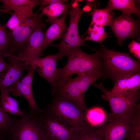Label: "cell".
Wrapping results in <instances>:
<instances>
[{
    "instance_id": "cell-37",
    "label": "cell",
    "mask_w": 140,
    "mask_h": 140,
    "mask_svg": "<svg viewBox=\"0 0 140 140\" xmlns=\"http://www.w3.org/2000/svg\"><path fill=\"white\" fill-rule=\"evenodd\" d=\"M0 13H8L11 15L12 13L10 11H9L6 10H5L3 9H2L0 8Z\"/></svg>"
},
{
    "instance_id": "cell-13",
    "label": "cell",
    "mask_w": 140,
    "mask_h": 140,
    "mask_svg": "<svg viewBox=\"0 0 140 140\" xmlns=\"http://www.w3.org/2000/svg\"><path fill=\"white\" fill-rule=\"evenodd\" d=\"M8 66L0 76V92L4 91L17 81L23 78L24 72L28 71L30 66L27 63L9 56Z\"/></svg>"
},
{
    "instance_id": "cell-24",
    "label": "cell",
    "mask_w": 140,
    "mask_h": 140,
    "mask_svg": "<svg viewBox=\"0 0 140 140\" xmlns=\"http://www.w3.org/2000/svg\"><path fill=\"white\" fill-rule=\"evenodd\" d=\"M74 140H104L103 134L101 128L87 125L77 133Z\"/></svg>"
},
{
    "instance_id": "cell-21",
    "label": "cell",
    "mask_w": 140,
    "mask_h": 140,
    "mask_svg": "<svg viewBox=\"0 0 140 140\" xmlns=\"http://www.w3.org/2000/svg\"><path fill=\"white\" fill-rule=\"evenodd\" d=\"M108 114L102 109L95 107L88 109L85 113V118L87 125L100 128L107 121Z\"/></svg>"
},
{
    "instance_id": "cell-5",
    "label": "cell",
    "mask_w": 140,
    "mask_h": 140,
    "mask_svg": "<svg viewBox=\"0 0 140 140\" xmlns=\"http://www.w3.org/2000/svg\"><path fill=\"white\" fill-rule=\"evenodd\" d=\"M79 0L72 1L68 10L70 19L69 26L61 41L57 44H51L50 45L57 48L60 55L59 60L67 56L73 49L81 45L88 46L79 36L78 29L79 21L83 13L78 3Z\"/></svg>"
},
{
    "instance_id": "cell-11",
    "label": "cell",
    "mask_w": 140,
    "mask_h": 140,
    "mask_svg": "<svg viewBox=\"0 0 140 140\" xmlns=\"http://www.w3.org/2000/svg\"><path fill=\"white\" fill-rule=\"evenodd\" d=\"M82 74L77 75L75 78L72 76L63 79L59 85L53 92L52 96L57 95L69 99L75 102L82 110L86 111L88 108L85 104V97L82 95L79 86V81Z\"/></svg>"
},
{
    "instance_id": "cell-6",
    "label": "cell",
    "mask_w": 140,
    "mask_h": 140,
    "mask_svg": "<svg viewBox=\"0 0 140 140\" xmlns=\"http://www.w3.org/2000/svg\"><path fill=\"white\" fill-rule=\"evenodd\" d=\"M7 55L28 64L33 67L38 74L46 80L51 86V93L55 91L61 82L59 69L57 67V62L59 59L60 55L58 53L44 58L32 59L19 57L9 52Z\"/></svg>"
},
{
    "instance_id": "cell-36",
    "label": "cell",
    "mask_w": 140,
    "mask_h": 140,
    "mask_svg": "<svg viewBox=\"0 0 140 140\" xmlns=\"http://www.w3.org/2000/svg\"><path fill=\"white\" fill-rule=\"evenodd\" d=\"M8 138V136L6 135L0 131V140H4Z\"/></svg>"
},
{
    "instance_id": "cell-34",
    "label": "cell",
    "mask_w": 140,
    "mask_h": 140,
    "mask_svg": "<svg viewBox=\"0 0 140 140\" xmlns=\"http://www.w3.org/2000/svg\"><path fill=\"white\" fill-rule=\"evenodd\" d=\"M86 1V4L89 5L92 8H97L100 5V3L97 1L89 0H87Z\"/></svg>"
},
{
    "instance_id": "cell-17",
    "label": "cell",
    "mask_w": 140,
    "mask_h": 140,
    "mask_svg": "<svg viewBox=\"0 0 140 140\" xmlns=\"http://www.w3.org/2000/svg\"><path fill=\"white\" fill-rule=\"evenodd\" d=\"M8 89L9 92L13 96L19 97L23 95L28 102L30 110L41 112L44 111V110L38 107L36 102L33 94L32 85L23 83L20 80L10 86Z\"/></svg>"
},
{
    "instance_id": "cell-12",
    "label": "cell",
    "mask_w": 140,
    "mask_h": 140,
    "mask_svg": "<svg viewBox=\"0 0 140 140\" xmlns=\"http://www.w3.org/2000/svg\"><path fill=\"white\" fill-rule=\"evenodd\" d=\"M101 128L104 140H124L131 130V118H115L109 114Z\"/></svg>"
},
{
    "instance_id": "cell-31",
    "label": "cell",
    "mask_w": 140,
    "mask_h": 140,
    "mask_svg": "<svg viewBox=\"0 0 140 140\" xmlns=\"http://www.w3.org/2000/svg\"><path fill=\"white\" fill-rule=\"evenodd\" d=\"M130 52L137 58L138 61L140 60V44L134 40L128 46Z\"/></svg>"
},
{
    "instance_id": "cell-20",
    "label": "cell",
    "mask_w": 140,
    "mask_h": 140,
    "mask_svg": "<svg viewBox=\"0 0 140 140\" xmlns=\"http://www.w3.org/2000/svg\"><path fill=\"white\" fill-rule=\"evenodd\" d=\"M70 7V4L54 3L42 8L41 14L43 16L45 15L47 17L46 21L51 24L57 20L60 15L68 10Z\"/></svg>"
},
{
    "instance_id": "cell-4",
    "label": "cell",
    "mask_w": 140,
    "mask_h": 140,
    "mask_svg": "<svg viewBox=\"0 0 140 140\" xmlns=\"http://www.w3.org/2000/svg\"><path fill=\"white\" fill-rule=\"evenodd\" d=\"M40 112L30 110L23 112L22 117L18 118L8 140H48Z\"/></svg>"
},
{
    "instance_id": "cell-15",
    "label": "cell",
    "mask_w": 140,
    "mask_h": 140,
    "mask_svg": "<svg viewBox=\"0 0 140 140\" xmlns=\"http://www.w3.org/2000/svg\"><path fill=\"white\" fill-rule=\"evenodd\" d=\"M43 29L39 27L36 29L30 36L26 48L19 52L18 56L25 58L37 59L44 56L42 51L44 43Z\"/></svg>"
},
{
    "instance_id": "cell-32",
    "label": "cell",
    "mask_w": 140,
    "mask_h": 140,
    "mask_svg": "<svg viewBox=\"0 0 140 140\" xmlns=\"http://www.w3.org/2000/svg\"><path fill=\"white\" fill-rule=\"evenodd\" d=\"M68 1V0H40L39 10H41L43 8L53 3L61 2L66 4Z\"/></svg>"
},
{
    "instance_id": "cell-27",
    "label": "cell",
    "mask_w": 140,
    "mask_h": 140,
    "mask_svg": "<svg viewBox=\"0 0 140 140\" xmlns=\"http://www.w3.org/2000/svg\"><path fill=\"white\" fill-rule=\"evenodd\" d=\"M41 14L31 15L20 13H12L11 17L7 23L3 25L6 28L12 31L21 25L30 18L40 16Z\"/></svg>"
},
{
    "instance_id": "cell-14",
    "label": "cell",
    "mask_w": 140,
    "mask_h": 140,
    "mask_svg": "<svg viewBox=\"0 0 140 140\" xmlns=\"http://www.w3.org/2000/svg\"><path fill=\"white\" fill-rule=\"evenodd\" d=\"M115 82L113 87L110 91L106 90L101 83L98 85L94 84V86L99 88L105 96H111L133 93L140 88V73L121 77Z\"/></svg>"
},
{
    "instance_id": "cell-35",
    "label": "cell",
    "mask_w": 140,
    "mask_h": 140,
    "mask_svg": "<svg viewBox=\"0 0 140 140\" xmlns=\"http://www.w3.org/2000/svg\"><path fill=\"white\" fill-rule=\"evenodd\" d=\"M92 8L89 5L86 4L83 8L82 10L83 12H88Z\"/></svg>"
},
{
    "instance_id": "cell-18",
    "label": "cell",
    "mask_w": 140,
    "mask_h": 140,
    "mask_svg": "<svg viewBox=\"0 0 140 140\" xmlns=\"http://www.w3.org/2000/svg\"><path fill=\"white\" fill-rule=\"evenodd\" d=\"M3 4L2 8L6 11H13L14 12L34 15L33 9L40 5L38 0H0Z\"/></svg>"
},
{
    "instance_id": "cell-22",
    "label": "cell",
    "mask_w": 140,
    "mask_h": 140,
    "mask_svg": "<svg viewBox=\"0 0 140 140\" xmlns=\"http://www.w3.org/2000/svg\"><path fill=\"white\" fill-rule=\"evenodd\" d=\"M107 6L102 9L94 8L89 14L92 16L91 23L97 25L104 27L109 25L111 23L113 16Z\"/></svg>"
},
{
    "instance_id": "cell-7",
    "label": "cell",
    "mask_w": 140,
    "mask_h": 140,
    "mask_svg": "<svg viewBox=\"0 0 140 140\" xmlns=\"http://www.w3.org/2000/svg\"><path fill=\"white\" fill-rule=\"evenodd\" d=\"M139 90L132 93L111 96L103 95V98L108 102L111 115L115 118L130 119L140 108Z\"/></svg>"
},
{
    "instance_id": "cell-28",
    "label": "cell",
    "mask_w": 140,
    "mask_h": 140,
    "mask_svg": "<svg viewBox=\"0 0 140 140\" xmlns=\"http://www.w3.org/2000/svg\"><path fill=\"white\" fill-rule=\"evenodd\" d=\"M131 129L124 140H140V108L131 118Z\"/></svg>"
},
{
    "instance_id": "cell-38",
    "label": "cell",
    "mask_w": 140,
    "mask_h": 140,
    "mask_svg": "<svg viewBox=\"0 0 140 140\" xmlns=\"http://www.w3.org/2000/svg\"><path fill=\"white\" fill-rule=\"evenodd\" d=\"M2 52L1 49L0 48V55H1V54Z\"/></svg>"
},
{
    "instance_id": "cell-9",
    "label": "cell",
    "mask_w": 140,
    "mask_h": 140,
    "mask_svg": "<svg viewBox=\"0 0 140 140\" xmlns=\"http://www.w3.org/2000/svg\"><path fill=\"white\" fill-rule=\"evenodd\" d=\"M46 136L48 140H74L80 131L61 122L45 112H40Z\"/></svg>"
},
{
    "instance_id": "cell-2",
    "label": "cell",
    "mask_w": 140,
    "mask_h": 140,
    "mask_svg": "<svg viewBox=\"0 0 140 140\" xmlns=\"http://www.w3.org/2000/svg\"><path fill=\"white\" fill-rule=\"evenodd\" d=\"M105 73L115 82L120 78L140 73V65L130 56L125 53L107 49L101 45L98 51Z\"/></svg>"
},
{
    "instance_id": "cell-16",
    "label": "cell",
    "mask_w": 140,
    "mask_h": 140,
    "mask_svg": "<svg viewBox=\"0 0 140 140\" xmlns=\"http://www.w3.org/2000/svg\"><path fill=\"white\" fill-rule=\"evenodd\" d=\"M68 10L62 14L61 17L51 24L44 33V43L43 50H45L52 43L56 40L62 39L67 29L65 21L68 15Z\"/></svg>"
},
{
    "instance_id": "cell-10",
    "label": "cell",
    "mask_w": 140,
    "mask_h": 140,
    "mask_svg": "<svg viewBox=\"0 0 140 140\" xmlns=\"http://www.w3.org/2000/svg\"><path fill=\"white\" fill-rule=\"evenodd\" d=\"M109 26L116 37L120 46L128 38H135L139 32V22L131 15L122 13L113 19Z\"/></svg>"
},
{
    "instance_id": "cell-29",
    "label": "cell",
    "mask_w": 140,
    "mask_h": 140,
    "mask_svg": "<svg viewBox=\"0 0 140 140\" xmlns=\"http://www.w3.org/2000/svg\"><path fill=\"white\" fill-rule=\"evenodd\" d=\"M10 40L9 32L0 22V48L2 52H9Z\"/></svg>"
},
{
    "instance_id": "cell-1",
    "label": "cell",
    "mask_w": 140,
    "mask_h": 140,
    "mask_svg": "<svg viewBox=\"0 0 140 140\" xmlns=\"http://www.w3.org/2000/svg\"><path fill=\"white\" fill-rule=\"evenodd\" d=\"M52 96L51 102L44 110L45 112L78 131L87 125L85 118L87 110H82L75 102L68 98L57 95Z\"/></svg>"
},
{
    "instance_id": "cell-30",
    "label": "cell",
    "mask_w": 140,
    "mask_h": 140,
    "mask_svg": "<svg viewBox=\"0 0 140 140\" xmlns=\"http://www.w3.org/2000/svg\"><path fill=\"white\" fill-rule=\"evenodd\" d=\"M0 104L3 110L11 115H16L22 117L23 112L19 108L13 107L4 99L0 98Z\"/></svg>"
},
{
    "instance_id": "cell-25",
    "label": "cell",
    "mask_w": 140,
    "mask_h": 140,
    "mask_svg": "<svg viewBox=\"0 0 140 140\" xmlns=\"http://www.w3.org/2000/svg\"><path fill=\"white\" fill-rule=\"evenodd\" d=\"M18 119L13 118L5 111L0 104V131L6 135L8 138L14 129Z\"/></svg>"
},
{
    "instance_id": "cell-23",
    "label": "cell",
    "mask_w": 140,
    "mask_h": 140,
    "mask_svg": "<svg viewBox=\"0 0 140 140\" xmlns=\"http://www.w3.org/2000/svg\"><path fill=\"white\" fill-rule=\"evenodd\" d=\"M109 33L106 32L104 27L100 26L91 23L87 31L82 37L84 42L91 41L100 43L103 45V41L107 37H110Z\"/></svg>"
},
{
    "instance_id": "cell-26",
    "label": "cell",
    "mask_w": 140,
    "mask_h": 140,
    "mask_svg": "<svg viewBox=\"0 0 140 140\" xmlns=\"http://www.w3.org/2000/svg\"><path fill=\"white\" fill-rule=\"evenodd\" d=\"M104 75L102 71L91 72L82 74L79 81V88L82 96L90 86L98 80Z\"/></svg>"
},
{
    "instance_id": "cell-8",
    "label": "cell",
    "mask_w": 140,
    "mask_h": 140,
    "mask_svg": "<svg viewBox=\"0 0 140 140\" xmlns=\"http://www.w3.org/2000/svg\"><path fill=\"white\" fill-rule=\"evenodd\" d=\"M43 16L41 14L39 16L31 18L13 30L9 31V52L13 54L17 51H23L27 47L29 39L34 30L39 27H46Z\"/></svg>"
},
{
    "instance_id": "cell-33",
    "label": "cell",
    "mask_w": 140,
    "mask_h": 140,
    "mask_svg": "<svg viewBox=\"0 0 140 140\" xmlns=\"http://www.w3.org/2000/svg\"><path fill=\"white\" fill-rule=\"evenodd\" d=\"M3 57L0 55V76L7 68L9 65L4 61Z\"/></svg>"
},
{
    "instance_id": "cell-19",
    "label": "cell",
    "mask_w": 140,
    "mask_h": 140,
    "mask_svg": "<svg viewBox=\"0 0 140 140\" xmlns=\"http://www.w3.org/2000/svg\"><path fill=\"white\" fill-rule=\"evenodd\" d=\"M107 7L112 12L113 10L121 11L122 13L131 15L133 13L138 17L140 16V9L135 5L133 0H109Z\"/></svg>"
},
{
    "instance_id": "cell-3",
    "label": "cell",
    "mask_w": 140,
    "mask_h": 140,
    "mask_svg": "<svg viewBox=\"0 0 140 140\" xmlns=\"http://www.w3.org/2000/svg\"><path fill=\"white\" fill-rule=\"evenodd\" d=\"M67 56L66 64L59 69L61 80L72 76L73 74L102 71V62L98 51L94 54H89L82 51L79 46L72 49Z\"/></svg>"
}]
</instances>
